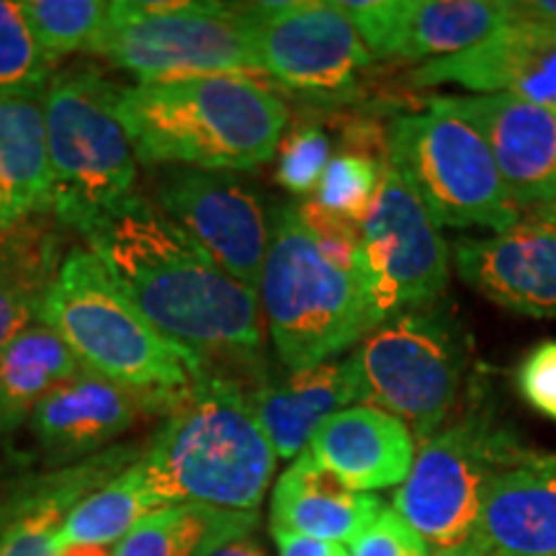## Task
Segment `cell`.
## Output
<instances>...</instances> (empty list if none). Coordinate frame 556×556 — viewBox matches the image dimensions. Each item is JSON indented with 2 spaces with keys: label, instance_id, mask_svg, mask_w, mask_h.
Masks as SVG:
<instances>
[{
  "label": "cell",
  "instance_id": "5bb4252c",
  "mask_svg": "<svg viewBox=\"0 0 556 556\" xmlns=\"http://www.w3.org/2000/svg\"><path fill=\"white\" fill-rule=\"evenodd\" d=\"M374 60H441L495 34L510 21L492 0H343Z\"/></svg>",
  "mask_w": 556,
  "mask_h": 556
},
{
  "label": "cell",
  "instance_id": "ac0fdd59",
  "mask_svg": "<svg viewBox=\"0 0 556 556\" xmlns=\"http://www.w3.org/2000/svg\"><path fill=\"white\" fill-rule=\"evenodd\" d=\"M152 413L165 415L163 402L80 368L41 400L29 426L41 456L62 469L103 454L139 415Z\"/></svg>",
  "mask_w": 556,
  "mask_h": 556
},
{
  "label": "cell",
  "instance_id": "277c9868",
  "mask_svg": "<svg viewBox=\"0 0 556 556\" xmlns=\"http://www.w3.org/2000/svg\"><path fill=\"white\" fill-rule=\"evenodd\" d=\"M39 323L58 332L80 368L160 400L165 413L206 368L204 358L165 338L137 309L88 248L65 253Z\"/></svg>",
  "mask_w": 556,
  "mask_h": 556
},
{
  "label": "cell",
  "instance_id": "603a6c76",
  "mask_svg": "<svg viewBox=\"0 0 556 556\" xmlns=\"http://www.w3.org/2000/svg\"><path fill=\"white\" fill-rule=\"evenodd\" d=\"M263 433L276 456L289 462L309 446L315 430L340 409L361 402L356 358L328 361L281 381H263L250 392Z\"/></svg>",
  "mask_w": 556,
  "mask_h": 556
},
{
  "label": "cell",
  "instance_id": "cb8c5ba5",
  "mask_svg": "<svg viewBox=\"0 0 556 556\" xmlns=\"http://www.w3.org/2000/svg\"><path fill=\"white\" fill-rule=\"evenodd\" d=\"M62 261V238L50 214L0 232V351L37 323Z\"/></svg>",
  "mask_w": 556,
  "mask_h": 556
},
{
  "label": "cell",
  "instance_id": "2e32d148",
  "mask_svg": "<svg viewBox=\"0 0 556 556\" xmlns=\"http://www.w3.org/2000/svg\"><path fill=\"white\" fill-rule=\"evenodd\" d=\"M464 283L492 304L526 317H556V206H541L495 238L454 250Z\"/></svg>",
  "mask_w": 556,
  "mask_h": 556
},
{
  "label": "cell",
  "instance_id": "5b68a950",
  "mask_svg": "<svg viewBox=\"0 0 556 556\" xmlns=\"http://www.w3.org/2000/svg\"><path fill=\"white\" fill-rule=\"evenodd\" d=\"M258 296L276 356L291 374L336 361L381 325L358 278L328 261L296 204L274 214Z\"/></svg>",
  "mask_w": 556,
  "mask_h": 556
},
{
  "label": "cell",
  "instance_id": "52a82bcc",
  "mask_svg": "<svg viewBox=\"0 0 556 556\" xmlns=\"http://www.w3.org/2000/svg\"><path fill=\"white\" fill-rule=\"evenodd\" d=\"M119 90L96 67L75 65L54 73L41 96L52 217L75 232L137 193L139 163L116 111Z\"/></svg>",
  "mask_w": 556,
  "mask_h": 556
},
{
  "label": "cell",
  "instance_id": "83f0119b",
  "mask_svg": "<svg viewBox=\"0 0 556 556\" xmlns=\"http://www.w3.org/2000/svg\"><path fill=\"white\" fill-rule=\"evenodd\" d=\"M137 464V462H135ZM135 464L111 477L67 513L54 548H106L116 546L148 513L155 510L144 492Z\"/></svg>",
  "mask_w": 556,
  "mask_h": 556
},
{
  "label": "cell",
  "instance_id": "d590c367",
  "mask_svg": "<svg viewBox=\"0 0 556 556\" xmlns=\"http://www.w3.org/2000/svg\"><path fill=\"white\" fill-rule=\"evenodd\" d=\"M516 18L533 21V24L554 26L556 29V0H526V3H507Z\"/></svg>",
  "mask_w": 556,
  "mask_h": 556
},
{
  "label": "cell",
  "instance_id": "1f68e13d",
  "mask_svg": "<svg viewBox=\"0 0 556 556\" xmlns=\"http://www.w3.org/2000/svg\"><path fill=\"white\" fill-rule=\"evenodd\" d=\"M276 180L294 197L317 193L330 163V137L315 122H302L278 144Z\"/></svg>",
  "mask_w": 556,
  "mask_h": 556
},
{
  "label": "cell",
  "instance_id": "7402d4cb",
  "mask_svg": "<svg viewBox=\"0 0 556 556\" xmlns=\"http://www.w3.org/2000/svg\"><path fill=\"white\" fill-rule=\"evenodd\" d=\"M381 513V500L356 492L304 448L270 492V533L351 544Z\"/></svg>",
  "mask_w": 556,
  "mask_h": 556
},
{
  "label": "cell",
  "instance_id": "484cf974",
  "mask_svg": "<svg viewBox=\"0 0 556 556\" xmlns=\"http://www.w3.org/2000/svg\"><path fill=\"white\" fill-rule=\"evenodd\" d=\"M78 371V361L45 323L21 330L0 351V438L26 426L41 400Z\"/></svg>",
  "mask_w": 556,
  "mask_h": 556
},
{
  "label": "cell",
  "instance_id": "e0dca14e",
  "mask_svg": "<svg viewBox=\"0 0 556 556\" xmlns=\"http://www.w3.org/2000/svg\"><path fill=\"white\" fill-rule=\"evenodd\" d=\"M510 9V5H507ZM415 88L451 86L492 96L503 93L556 114V29L516 18L469 50L422 62L409 73Z\"/></svg>",
  "mask_w": 556,
  "mask_h": 556
},
{
  "label": "cell",
  "instance_id": "30bf717a",
  "mask_svg": "<svg viewBox=\"0 0 556 556\" xmlns=\"http://www.w3.org/2000/svg\"><path fill=\"white\" fill-rule=\"evenodd\" d=\"M361 402L405 422L415 443L446 426L467 368L456 325L433 307L384 319L353 351Z\"/></svg>",
  "mask_w": 556,
  "mask_h": 556
},
{
  "label": "cell",
  "instance_id": "7c38bea8",
  "mask_svg": "<svg viewBox=\"0 0 556 556\" xmlns=\"http://www.w3.org/2000/svg\"><path fill=\"white\" fill-rule=\"evenodd\" d=\"M245 9L266 78L319 103L356 96L374 58L340 3L287 0L245 3Z\"/></svg>",
  "mask_w": 556,
  "mask_h": 556
},
{
  "label": "cell",
  "instance_id": "4fadbf2b",
  "mask_svg": "<svg viewBox=\"0 0 556 556\" xmlns=\"http://www.w3.org/2000/svg\"><path fill=\"white\" fill-rule=\"evenodd\" d=\"M148 199L229 276L261 289L274 219L253 184L225 170L163 165L150 173Z\"/></svg>",
  "mask_w": 556,
  "mask_h": 556
},
{
  "label": "cell",
  "instance_id": "8d00e7d4",
  "mask_svg": "<svg viewBox=\"0 0 556 556\" xmlns=\"http://www.w3.org/2000/svg\"><path fill=\"white\" fill-rule=\"evenodd\" d=\"M208 556H268V554H266V548H263L261 539L255 536V533H248V536L227 541V544L214 548Z\"/></svg>",
  "mask_w": 556,
  "mask_h": 556
},
{
  "label": "cell",
  "instance_id": "74e56055",
  "mask_svg": "<svg viewBox=\"0 0 556 556\" xmlns=\"http://www.w3.org/2000/svg\"><path fill=\"white\" fill-rule=\"evenodd\" d=\"M13 225V219H11V206H9V197H5V191H3V184H0V232H3V229H9Z\"/></svg>",
  "mask_w": 556,
  "mask_h": 556
},
{
  "label": "cell",
  "instance_id": "f1b7e54d",
  "mask_svg": "<svg viewBox=\"0 0 556 556\" xmlns=\"http://www.w3.org/2000/svg\"><path fill=\"white\" fill-rule=\"evenodd\" d=\"M26 24L39 52L50 65L62 58L90 50L109 3L103 0H26L21 3Z\"/></svg>",
  "mask_w": 556,
  "mask_h": 556
},
{
  "label": "cell",
  "instance_id": "ba28073f",
  "mask_svg": "<svg viewBox=\"0 0 556 556\" xmlns=\"http://www.w3.org/2000/svg\"><path fill=\"white\" fill-rule=\"evenodd\" d=\"M523 454L510 430L471 407L420 443L392 510L438 556H462L477 533L486 486Z\"/></svg>",
  "mask_w": 556,
  "mask_h": 556
},
{
  "label": "cell",
  "instance_id": "d6986e66",
  "mask_svg": "<svg viewBox=\"0 0 556 556\" xmlns=\"http://www.w3.org/2000/svg\"><path fill=\"white\" fill-rule=\"evenodd\" d=\"M142 448L111 446L103 454L18 479L0 490V556H58V539L67 513L137 462Z\"/></svg>",
  "mask_w": 556,
  "mask_h": 556
},
{
  "label": "cell",
  "instance_id": "d4e9b609",
  "mask_svg": "<svg viewBox=\"0 0 556 556\" xmlns=\"http://www.w3.org/2000/svg\"><path fill=\"white\" fill-rule=\"evenodd\" d=\"M0 184L13 225L52 214V170L45 111L37 99L0 96Z\"/></svg>",
  "mask_w": 556,
  "mask_h": 556
},
{
  "label": "cell",
  "instance_id": "8992f818",
  "mask_svg": "<svg viewBox=\"0 0 556 556\" xmlns=\"http://www.w3.org/2000/svg\"><path fill=\"white\" fill-rule=\"evenodd\" d=\"M88 52L137 83L204 75L263 78L245 3L114 0Z\"/></svg>",
  "mask_w": 556,
  "mask_h": 556
},
{
  "label": "cell",
  "instance_id": "d6a6232c",
  "mask_svg": "<svg viewBox=\"0 0 556 556\" xmlns=\"http://www.w3.org/2000/svg\"><path fill=\"white\" fill-rule=\"evenodd\" d=\"M348 556H430V546L392 507H381L366 531L348 544Z\"/></svg>",
  "mask_w": 556,
  "mask_h": 556
},
{
  "label": "cell",
  "instance_id": "7a4b0ae2",
  "mask_svg": "<svg viewBox=\"0 0 556 556\" xmlns=\"http://www.w3.org/2000/svg\"><path fill=\"white\" fill-rule=\"evenodd\" d=\"M250 392L242 379L206 366L173 402L135 464L152 505L258 513L278 456Z\"/></svg>",
  "mask_w": 556,
  "mask_h": 556
},
{
  "label": "cell",
  "instance_id": "ffe728a7",
  "mask_svg": "<svg viewBox=\"0 0 556 556\" xmlns=\"http://www.w3.org/2000/svg\"><path fill=\"white\" fill-rule=\"evenodd\" d=\"M462 556H556V454L526 451L492 479Z\"/></svg>",
  "mask_w": 556,
  "mask_h": 556
},
{
  "label": "cell",
  "instance_id": "44dd1931",
  "mask_svg": "<svg viewBox=\"0 0 556 556\" xmlns=\"http://www.w3.org/2000/svg\"><path fill=\"white\" fill-rule=\"evenodd\" d=\"M417 443L405 422L374 405L340 409L315 430L309 454L356 492L405 482Z\"/></svg>",
  "mask_w": 556,
  "mask_h": 556
},
{
  "label": "cell",
  "instance_id": "3957f363",
  "mask_svg": "<svg viewBox=\"0 0 556 556\" xmlns=\"http://www.w3.org/2000/svg\"><path fill=\"white\" fill-rule=\"evenodd\" d=\"M116 111L139 165L255 170L276 155L289 109L248 75H204L122 86Z\"/></svg>",
  "mask_w": 556,
  "mask_h": 556
},
{
  "label": "cell",
  "instance_id": "6da1fadb",
  "mask_svg": "<svg viewBox=\"0 0 556 556\" xmlns=\"http://www.w3.org/2000/svg\"><path fill=\"white\" fill-rule=\"evenodd\" d=\"M80 235L165 338L250 387L268 379L258 291L217 266L148 197L131 193Z\"/></svg>",
  "mask_w": 556,
  "mask_h": 556
},
{
  "label": "cell",
  "instance_id": "f35d334b",
  "mask_svg": "<svg viewBox=\"0 0 556 556\" xmlns=\"http://www.w3.org/2000/svg\"><path fill=\"white\" fill-rule=\"evenodd\" d=\"M58 556H111L103 552V548H67V552H60Z\"/></svg>",
  "mask_w": 556,
  "mask_h": 556
},
{
  "label": "cell",
  "instance_id": "4dcf8cb0",
  "mask_svg": "<svg viewBox=\"0 0 556 556\" xmlns=\"http://www.w3.org/2000/svg\"><path fill=\"white\" fill-rule=\"evenodd\" d=\"M381 168L384 165L358 152H338L325 168L315 201L353 225H364L377 201Z\"/></svg>",
  "mask_w": 556,
  "mask_h": 556
},
{
  "label": "cell",
  "instance_id": "e575fe53",
  "mask_svg": "<svg viewBox=\"0 0 556 556\" xmlns=\"http://www.w3.org/2000/svg\"><path fill=\"white\" fill-rule=\"evenodd\" d=\"M278 556H348V548L296 533H274Z\"/></svg>",
  "mask_w": 556,
  "mask_h": 556
},
{
  "label": "cell",
  "instance_id": "9c48e42d",
  "mask_svg": "<svg viewBox=\"0 0 556 556\" xmlns=\"http://www.w3.org/2000/svg\"><path fill=\"white\" fill-rule=\"evenodd\" d=\"M389 163L417 193L438 227H484L500 235L520 219L495 157L477 129L426 106L389 124Z\"/></svg>",
  "mask_w": 556,
  "mask_h": 556
},
{
  "label": "cell",
  "instance_id": "8fae6325",
  "mask_svg": "<svg viewBox=\"0 0 556 556\" xmlns=\"http://www.w3.org/2000/svg\"><path fill=\"white\" fill-rule=\"evenodd\" d=\"M451 274L441 227L392 163L381 168L377 201L361 225L358 281L379 323L407 309L430 307Z\"/></svg>",
  "mask_w": 556,
  "mask_h": 556
},
{
  "label": "cell",
  "instance_id": "836d02e7",
  "mask_svg": "<svg viewBox=\"0 0 556 556\" xmlns=\"http://www.w3.org/2000/svg\"><path fill=\"white\" fill-rule=\"evenodd\" d=\"M516 387L528 407L556 422V340L528 351L516 371Z\"/></svg>",
  "mask_w": 556,
  "mask_h": 556
},
{
  "label": "cell",
  "instance_id": "4316f807",
  "mask_svg": "<svg viewBox=\"0 0 556 556\" xmlns=\"http://www.w3.org/2000/svg\"><path fill=\"white\" fill-rule=\"evenodd\" d=\"M258 513L208 505H165L148 513L111 556H208L227 541L255 533Z\"/></svg>",
  "mask_w": 556,
  "mask_h": 556
},
{
  "label": "cell",
  "instance_id": "f546056e",
  "mask_svg": "<svg viewBox=\"0 0 556 556\" xmlns=\"http://www.w3.org/2000/svg\"><path fill=\"white\" fill-rule=\"evenodd\" d=\"M52 70L31 37L21 3L0 0V96L41 101Z\"/></svg>",
  "mask_w": 556,
  "mask_h": 556
},
{
  "label": "cell",
  "instance_id": "9a60e30c",
  "mask_svg": "<svg viewBox=\"0 0 556 556\" xmlns=\"http://www.w3.org/2000/svg\"><path fill=\"white\" fill-rule=\"evenodd\" d=\"M422 103L479 131L520 212L556 206V114L503 93L430 96Z\"/></svg>",
  "mask_w": 556,
  "mask_h": 556
}]
</instances>
